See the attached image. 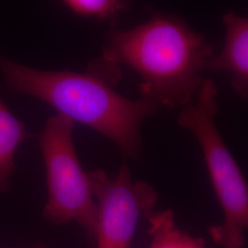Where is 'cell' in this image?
Masks as SVG:
<instances>
[{
    "mask_svg": "<svg viewBox=\"0 0 248 248\" xmlns=\"http://www.w3.org/2000/svg\"><path fill=\"white\" fill-rule=\"evenodd\" d=\"M213 53L214 46L185 19L155 12L137 26L109 31L100 59L131 68L141 79V98L173 109L195 101Z\"/></svg>",
    "mask_w": 248,
    "mask_h": 248,
    "instance_id": "obj_1",
    "label": "cell"
},
{
    "mask_svg": "<svg viewBox=\"0 0 248 248\" xmlns=\"http://www.w3.org/2000/svg\"><path fill=\"white\" fill-rule=\"evenodd\" d=\"M29 136L24 124L0 98V192L9 190L17 151Z\"/></svg>",
    "mask_w": 248,
    "mask_h": 248,
    "instance_id": "obj_7",
    "label": "cell"
},
{
    "mask_svg": "<svg viewBox=\"0 0 248 248\" xmlns=\"http://www.w3.org/2000/svg\"><path fill=\"white\" fill-rule=\"evenodd\" d=\"M88 174L97 204V248H131L139 220L157 202L156 191L146 182H133L125 164L115 177L101 169Z\"/></svg>",
    "mask_w": 248,
    "mask_h": 248,
    "instance_id": "obj_5",
    "label": "cell"
},
{
    "mask_svg": "<svg viewBox=\"0 0 248 248\" xmlns=\"http://www.w3.org/2000/svg\"><path fill=\"white\" fill-rule=\"evenodd\" d=\"M145 218L150 222L149 232L153 236L150 248H206L202 240L177 228L173 213L169 210L150 213Z\"/></svg>",
    "mask_w": 248,
    "mask_h": 248,
    "instance_id": "obj_8",
    "label": "cell"
},
{
    "mask_svg": "<svg viewBox=\"0 0 248 248\" xmlns=\"http://www.w3.org/2000/svg\"><path fill=\"white\" fill-rule=\"evenodd\" d=\"M225 40L222 52L213 55L206 70L230 76L231 87L240 98H248V18L232 10L222 16Z\"/></svg>",
    "mask_w": 248,
    "mask_h": 248,
    "instance_id": "obj_6",
    "label": "cell"
},
{
    "mask_svg": "<svg viewBox=\"0 0 248 248\" xmlns=\"http://www.w3.org/2000/svg\"><path fill=\"white\" fill-rule=\"evenodd\" d=\"M218 96L217 84L203 79L195 101L181 108L177 124L194 134L222 207L224 220L210 228L212 238L223 248H242L248 225V183L217 128Z\"/></svg>",
    "mask_w": 248,
    "mask_h": 248,
    "instance_id": "obj_3",
    "label": "cell"
},
{
    "mask_svg": "<svg viewBox=\"0 0 248 248\" xmlns=\"http://www.w3.org/2000/svg\"><path fill=\"white\" fill-rule=\"evenodd\" d=\"M75 123L61 114L50 117L37 135L45 162L48 200L45 218L56 223L76 222L95 234L97 204L89 174L80 164L73 133Z\"/></svg>",
    "mask_w": 248,
    "mask_h": 248,
    "instance_id": "obj_4",
    "label": "cell"
},
{
    "mask_svg": "<svg viewBox=\"0 0 248 248\" xmlns=\"http://www.w3.org/2000/svg\"><path fill=\"white\" fill-rule=\"evenodd\" d=\"M0 71L9 90L44 101L75 124L89 126L129 159L142 155V122L162 109L148 98H125L108 81L89 70H43L0 53Z\"/></svg>",
    "mask_w": 248,
    "mask_h": 248,
    "instance_id": "obj_2",
    "label": "cell"
},
{
    "mask_svg": "<svg viewBox=\"0 0 248 248\" xmlns=\"http://www.w3.org/2000/svg\"><path fill=\"white\" fill-rule=\"evenodd\" d=\"M62 5L77 16L108 21L111 25H115L130 6L122 0H64Z\"/></svg>",
    "mask_w": 248,
    "mask_h": 248,
    "instance_id": "obj_9",
    "label": "cell"
}]
</instances>
